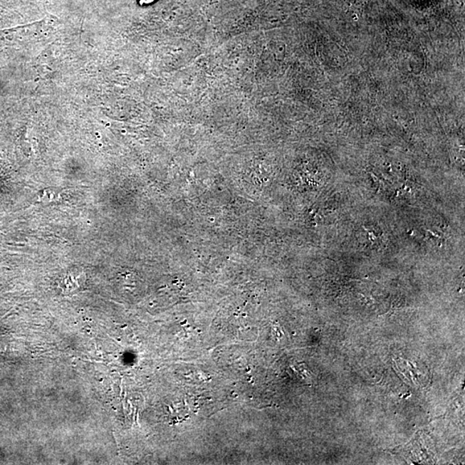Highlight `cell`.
<instances>
[{
	"label": "cell",
	"instance_id": "obj_1",
	"mask_svg": "<svg viewBox=\"0 0 465 465\" xmlns=\"http://www.w3.org/2000/svg\"><path fill=\"white\" fill-rule=\"evenodd\" d=\"M60 199V192L56 191L55 189H47L42 192L39 193L38 202L43 203H51V202L58 200Z\"/></svg>",
	"mask_w": 465,
	"mask_h": 465
},
{
	"label": "cell",
	"instance_id": "obj_2",
	"mask_svg": "<svg viewBox=\"0 0 465 465\" xmlns=\"http://www.w3.org/2000/svg\"><path fill=\"white\" fill-rule=\"evenodd\" d=\"M156 1H157V0H139L140 5L141 6L151 5V4H153Z\"/></svg>",
	"mask_w": 465,
	"mask_h": 465
}]
</instances>
